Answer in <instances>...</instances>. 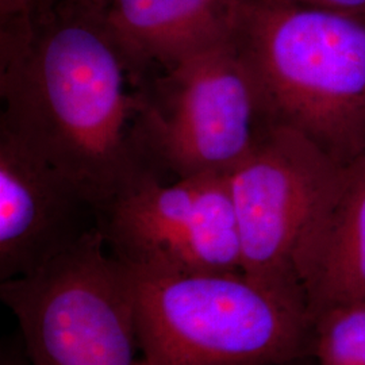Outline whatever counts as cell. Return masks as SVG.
<instances>
[{
	"label": "cell",
	"instance_id": "obj_4",
	"mask_svg": "<svg viewBox=\"0 0 365 365\" xmlns=\"http://www.w3.org/2000/svg\"><path fill=\"white\" fill-rule=\"evenodd\" d=\"M271 126L237 33L137 84V148L165 180L230 175Z\"/></svg>",
	"mask_w": 365,
	"mask_h": 365
},
{
	"label": "cell",
	"instance_id": "obj_6",
	"mask_svg": "<svg viewBox=\"0 0 365 365\" xmlns=\"http://www.w3.org/2000/svg\"><path fill=\"white\" fill-rule=\"evenodd\" d=\"M346 170L299 131L274 125L227 175L242 272L304 310L295 256L339 194Z\"/></svg>",
	"mask_w": 365,
	"mask_h": 365
},
{
	"label": "cell",
	"instance_id": "obj_2",
	"mask_svg": "<svg viewBox=\"0 0 365 365\" xmlns=\"http://www.w3.org/2000/svg\"><path fill=\"white\" fill-rule=\"evenodd\" d=\"M238 43L272 125L341 165L365 155V21L277 0H245Z\"/></svg>",
	"mask_w": 365,
	"mask_h": 365
},
{
	"label": "cell",
	"instance_id": "obj_3",
	"mask_svg": "<svg viewBox=\"0 0 365 365\" xmlns=\"http://www.w3.org/2000/svg\"><path fill=\"white\" fill-rule=\"evenodd\" d=\"M126 268L144 365H277L313 354L307 312L242 271Z\"/></svg>",
	"mask_w": 365,
	"mask_h": 365
},
{
	"label": "cell",
	"instance_id": "obj_5",
	"mask_svg": "<svg viewBox=\"0 0 365 365\" xmlns=\"http://www.w3.org/2000/svg\"><path fill=\"white\" fill-rule=\"evenodd\" d=\"M31 365H144L128 268L99 227L34 274L0 283Z\"/></svg>",
	"mask_w": 365,
	"mask_h": 365
},
{
	"label": "cell",
	"instance_id": "obj_8",
	"mask_svg": "<svg viewBox=\"0 0 365 365\" xmlns=\"http://www.w3.org/2000/svg\"><path fill=\"white\" fill-rule=\"evenodd\" d=\"M98 217L78 182L0 130V283L38 271L96 229Z\"/></svg>",
	"mask_w": 365,
	"mask_h": 365
},
{
	"label": "cell",
	"instance_id": "obj_14",
	"mask_svg": "<svg viewBox=\"0 0 365 365\" xmlns=\"http://www.w3.org/2000/svg\"><path fill=\"white\" fill-rule=\"evenodd\" d=\"M106 1L107 0H60L58 3L66 9L101 18L105 10Z\"/></svg>",
	"mask_w": 365,
	"mask_h": 365
},
{
	"label": "cell",
	"instance_id": "obj_11",
	"mask_svg": "<svg viewBox=\"0 0 365 365\" xmlns=\"http://www.w3.org/2000/svg\"><path fill=\"white\" fill-rule=\"evenodd\" d=\"M313 327L315 365H365V302L330 310Z\"/></svg>",
	"mask_w": 365,
	"mask_h": 365
},
{
	"label": "cell",
	"instance_id": "obj_7",
	"mask_svg": "<svg viewBox=\"0 0 365 365\" xmlns=\"http://www.w3.org/2000/svg\"><path fill=\"white\" fill-rule=\"evenodd\" d=\"M98 227L111 256L129 268L242 271L227 176L165 180L146 172L99 210Z\"/></svg>",
	"mask_w": 365,
	"mask_h": 365
},
{
	"label": "cell",
	"instance_id": "obj_12",
	"mask_svg": "<svg viewBox=\"0 0 365 365\" xmlns=\"http://www.w3.org/2000/svg\"><path fill=\"white\" fill-rule=\"evenodd\" d=\"M283 3L344 14L365 21V0H277Z\"/></svg>",
	"mask_w": 365,
	"mask_h": 365
},
{
	"label": "cell",
	"instance_id": "obj_15",
	"mask_svg": "<svg viewBox=\"0 0 365 365\" xmlns=\"http://www.w3.org/2000/svg\"><path fill=\"white\" fill-rule=\"evenodd\" d=\"M277 365H315V361H314L313 354H309V356L298 357V359H294V360Z\"/></svg>",
	"mask_w": 365,
	"mask_h": 365
},
{
	"label": "cell",
	"instance_id": "obj_1",
	"mask_svg": "<svg viewBox=\"0 0 365 365\" xmlns=\"http://www.w3.org/2000/svg\"><path fill=\"white\" fill-rule=\"evenodd\" d=\"M0 130L43 157L98 209L149 170L137 83L101 18L57 3L31 37L0 48Z\"/></svg>",
	"mask_w": 365,
	"mask_h": 365
},
{
	"label": "cell",
	"instance_id": "obj_9",
	"mask_svg": "<svg viewBox=\"0 0 365 365\" xmlns=\"http://www.w3.org/2000/svg\"><path fill=\"white\" fill-rule=\"evenodd\" d=\"M245 0H107L102 22L138 84L150 68L233 37Z\"/></svg>",
	"mask_w": 365,
	"mask_h": 365
},
{
	"label": "cell",
	"instance_id": "obj_13",
	"mask_svg": "<svg viewBox=\"0 0 365 365\" xmlns=\"http://www.w3.org/2000/svg\"><path fill=\"white\" fill-rule=\"evenodd\" d=\"M0 365H31L19 336H16V339H6L1 344Z\"/></svg>",
	"mask_w": 365,
	"mask_h": 365
},
{
	"label": "cell",
	"instance_id": "obj_10",
	"mask_svg": "<svg viewBox=\"0 0 365 365\" xmlns=\"http://www.w3.org/2000/svg\"><path fill=\"white\" fill-rule=\"evenodd\" d=\"M309 318L365 302V155L348 167L337 196L294 261Z\"/></svg>",
	"mask_w": 365,
	"mask_h": 365
}]
</instances>
